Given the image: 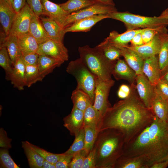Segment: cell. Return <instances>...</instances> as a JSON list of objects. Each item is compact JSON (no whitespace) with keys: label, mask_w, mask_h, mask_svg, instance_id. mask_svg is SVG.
<instances>
[{"label":"cell","mask_w":168,"mask_h":168,"mask_svg":"<svg viewBox=\"0 0 168 168\" xmlns=\"http://www.w3.org/2000/svg\"><path fill=\"white\" fill-rule=\"evenodd\" d=\"M0 147L8 149L11 148L12 139L8 138L6 132L2 128L0 130Z\"/></svg>","instance_id":"7dc6e473"},{"label":"cell","mask_w":168,"mask_h":168,"mask_svg":"<svg viewBox=\"0 0 168 168\" xmlns=\"http://www.w3.org/2000/svg\"><path fill=\"white\" fill-rule=\"evenodd\" d=\"M85 132L84 128H82L78 135L75 136V139L69 149L63 154L73 156L75 154L83 150L85 146Z\"/></svg>","instance_id":"8d00e7d4"},{"label":"cell","mask_w":168,"mask_h":168,"mask_svg":"<svg viewBox=\"0 0 168 168\" xmlns=\"http://www.w3.org/2000/svg\"><path fill=\"white\" fill-rule=\"evenodd\" d=\"M166 122H167V123L168 124V113H167V119H166Z\"/></svg>","instance_id":"91938a15"},{"label":"cell","mask_w":168,"mask_h":168,"mask_svg":"<svg viewBox=\"0 0 168 168\" xmlns=\"http://www.w3.org/2000/svg\"><path fill=\"white\" fill-rule=\"evenodd\" d=\"M17 37L21 55L37 52L39 44L35 38L29 33Z\"/></svg>","instance_id":"83f0119b"},{"label":"cell","mask_w":168,"mask_h":168,"mask_svg":"<svg viewBox=\"0 0 168 168\" xmlns=\"http://www.w3.org/2000/svg\"><path fill=\"white\" fill-rule=\"evenodd\" d=\"M116 11H117V10L115 6L96 3L82 9L70 13L64 22L63 29L80 19L97 14H107Z\"/></svg>","instance_id":"9c48e42d"},{"label":"cell","mask_w":168,"mask_h":168,"mask_svg":"<svg viewBox=\"0 0 168 168\" xmlns=\"http://www.w3.org/2000/svg\"><path fill=\"white\" fill-rule=\"evenodd\" d=\"M164 26L157 28H148L141 33L144 44L151 41L158 32L164 27Z\"/></svg>","instance_id":"7bdbcfd3"},{"label":"cell","mask_w":168,"mask_h":168,"mask_svg":"<svg viewBox=\"0 0 168 168\" xmlns=\"http://www.w3.org/2000/svg\"><path fill=\"white\" fill-rule=\"evenodd\" d=\"M96 3L93 0H68L59 4L61 7L70 13L76 12Z\"/></svg>","instance_id":"1f68e13d"},{"label":"cell","mask_w":168,"mask_h":168,"mask_svg":"<svg viewBox=\"0 0 168 168\" xmlns=\"http://www.w3.org/2000/svg\"><path fill=\"white\" fill-rule=\"evenodd\" d=\"M2 47L6 48L14 65L21 55L18 43L17 37L10 35L7 36L4 39L1 40L0 47Z\"/></svg>","instance_id":"484cf974"},{"label":"cell","mask_w":168,"mask_h":168,"mask_svg":"<svg viewBox=\"0 0 168 168\" xmlns=\"http://www.w3.org/2000/svg\"><path fill=\"white\" fill-rule=\"evenodd\" d=\"M142 71L152 84L155 86L160 79L158 54L144 60Z\"/></svg>","instance_id":"d6986e66"},{"label":"cell","mask_w":168,"mask_h":168,"mask_svg":"<svg viewBox=\"0 0 168 168\" xmlns=\"http://www.w3.org/2000/svg\"><path fill=\"white\" fill-rule=\"evenodd\" d=\"M124 144V137L120 131L115 128L100 131L94 145L96 168H114L123 154Z\"/></svg>","instance_id":"3957f363"},{"label":"cell","mask_w":168,"mask_h":168,"mask_svg":"<svg viewBox=\"0 0 168 168\" xmlns=\"http://www.w3.org/2000/svg\"><path fill=\"white\" fill-rule=\"evenodd\" d=\"M64 62L45 55H39L37 66L40 72L44 78Z\"/></svg>","instance_id":"d4e9b609"},{"label":"cell","mask_w":168,"mask_h":168,"mask_svg":"<svg viewBox=\"0 0 168 168\" xmlns=\"http://www.w3.org/2000/svg\"><path fill=\"white\" fill-rule=\"evenodd\" d=\"M42 168H56L55 164L44 159Z\"/></svg>","instance_id":"9f6ffc18"},{"label":"cell","mask_w":168,"mask_h":168,"mask_svg":"<svg viewBox=\"0 0 168 168\" xmlns=\"http://www.w3.org/2000/svg\"><path fill=\"white\" fill-rule=\"evenodd\" d=\"M63 121L64 127L71 135L76 136L84 128V112L73 107L71 113L63 118Z\"/></svg>","instance_id":"5bb4252c"},{"label":"cell","mask_w":168,"mask_h":168,"mask_svg":"<svg viewBox=\"0 0 168 168\" xmlns=\"http://www.w3.org/2000/svg\"><path fill=\"white\" fill-rule=\"evenodd\" d=\"M66 71L77 80L76 88L89 95L93 104L96 76L91 71L80 58L70 61L66 68Z\"/></svg>","instance_id":"8992f818"},{"label":"cell","mask_w":168,"mask_h":168,"mask_svg":"<svg viewBox=\"0 0 168 168\" xmlns=\"http://www.w3.org/2000/svg\"><path fill=\"white\" fill-rule=\"evenodd\" d=\"M32 11L26 2L23 7L16 13L10 35L17 36L29 33Z\"/></svg>","instance_id":"8fae6325"},{"label":"cell","mask_w":168,"mask_h":168,"mask_svg":"<svg viewBox=\"0 0 168 168\" xmlns=\"http://www.w3.org/2000/svg\"><path fill=\"white\" fill-rule=\"evenodd\" d=\"M0 65L5 70L6 79L8 80L13 71L14 65L5 47H0Z\"/></svg>","instance_id":"e575fe53"},{"label":"cell","mask_w":168,"mask_h":168,"mask_svg":"<svg viewBox=\"0 0 168 168\" xmlns=\"http://www.w3.org/2000/svg\"><path fill=\"white\" fill-rule=\"evenodd\" d=\"M151 110L154 115L163 121L166 122L168 111V101L156 93Z\"/></svg>","instance_id":"f1b7e54d"},{"label":"cell","mask_w":168,"mask_h":168,"mask_svg":"<svg viewBox=\"0 0 168 168\" xmlns=\"http://www.w3.org/2000/svg\"><path fill=\"white\" fill-rule=\"evenodd\" d=\"M130 92V86L125 84H122L120 86L117 94L119 98L124 99L128 96Z\"/></svg>","instance_id":"681fc988"},{"label":"cell","mask_w":168,"mask_h":168,"mask_svg":"<svg viewBox=\"0 0 168 168\" xmlns=\"http://www.w3.org/2000/svg\"><path fill=\"white\" fill-rule=\"evenodd\" d=\"M166 26L159 31L151 41L138 46H125L136 52L143 59L158 54L163 43L168 35Z\"/></svg>","instance_id":"52a82bcc"},{"label":"cell","mask_w":168,"mask_h":168,"mask_svg":"<svg viewBox=\"0 0 168 168\" xmlns=\"http://www.w3.org/2000/svg\"><path fill=\"white\" fill-rule=\"evenodd\" d=\"M41 1L43 8V15L54 20L63 28L66 19L70 13L63 10L59 4L49 0Z\"/></svg>","instance_id":"4fadbf2b"},{"label":"cell","mask_w":168,"mask_h":168,"mask_svg":"<svg viewBox=\"0 0 168 168\" xmlns=\"http://www.w3.org/2000/svg\"><path fill=\"white\" fill-rule=\"evenodd\" d=\"M141 33L136 34L132 39L130 42L131 45L138 46L144 44Z\"/></svg>","instance_id":"816d5d0a"},{"label":"cell","mask_w":168,"mask_h":168,"mask_svg":"<svg viewBox=\"0 0 168 168\" xmlns=\"http://www.w3.org/2000/svg\"><path fill=\"white\" fill-rule=\"evenodd\" d=\"M148 28L127 30L121 34L113 31L110 33L109 36L105 39L118 48L124 47L128 45V44L136 34L142 32Z\"/></svg>","instance_id":"ac0fdd59"},{"label":"cell","mask_w":168,"mask_h":168,"mask_svg":"<svg viewBox=\"0 0 168 168\" xmlns=\"http://www.w3.org/2000/svg\"><path fill=\"white\" fill-rule=\"evenodd\" d=\"M114 168H150V166L143 157H130L122 155L116 161Z\"/></svg>","instance_id":"cb8c5ba5"},{"label":"cell","mask_w":168,"mask_h":168,"mask_svg":"<svg viewBox=\"0 0 168 168\" xmlns=\"http://www.w3.org/2000/svg\"><path fill=\"white\" fill-rule=\"evenodd\" d=\"M123 156L142 157L151 166L168 160V124L156 116L152 122L135 138L124 144Z\"/></svg>","instance_id":"7a4b0ae2"},{"label":"cell","mask_w":168,"mask_h":168,"mask_svg":"<svg viewBox=\"0 0 168 168\" xmlns=\"http://www.w3.org/2000/svg\"><path fill=\"white\" fill-rule=\"evenodd\" d=\"M26 1V0H13V7L16 13L23 7Z\"/></svg>","instance_id":"f907efd6"},{"label":"cell","mask_w":168,"mask_h":168,"mask_svg":"<svg viewBox=\"0 0 168 168\" xmlns=\"http://www.w3.org/2000/svg\"><path fill=\"white\" fill-rule=\"evenodd\" d=\"M63 154L62 156L55 163L56 168H68L73 156L66 155Z\"/></svg>","instance_id":"c3c4849f"},{"label":"cell","mask_w":168,"mask_h":168,"mask_svg":"<svg viewBox=\"0 0 168 168\" xmlns=\"http://www.w3.org/2000/svg\"><path fill=\"white\" fill-rule=\"evenodd\" d=\"M136 89L139 97L146 106L151 109L156 92L155 86L144 74L137 75Z\"/></svg>","instance_id":"7c38bea8"},{"label":"cell","mask_w":168,"mask_h":168,"mask_svg":"<svg viewBox=\"0 0 168 168\" xmlns=\"http://www.w3.org/2000/svg\"><path fill=\"white\" fill-rule=\"evenodd\" d=\"M71 99L73 104V107L83 112L93 103L90 96L82 90L76 88L72 93Z\"/></svg>","instance_id":"f546056e"},{"label":"cell","mask_w":168,"mask_h":168,"mask_svg":"<svg viewBox=\"0 0 168 168\" xmlns=\"http://www.w3.org/2000/svg\"><path fill=\"white\" fill-rule=\"evenodd\" d=\"M110 18L123 22L127 30L152 28H157L168 26V19L156 16H147L136 15L128 12L117 11L106 14Z\"/></svg>","instance_id":"5b68a950"},{"label":"cell","mask_w":168,"mask_h":168,"mask_svg":"<svg viewBox=\"0 0 168 168\" xmlns=\"http://www.w3.org/2000/svg\"><path fill=\"white\" fill-rule=\"evenodd\" d=\"M102 118L100 113L93 104L91 105L84 112V127H90L99 132Z\"/></svg>","instance_id":"4316f807"},{"label":"cell","mask_w":168,"mask_h":168,"mask_svg":"<svg viewBox=\"0 0 168 168\" xmlns=\"http://www.w3.org/2000/svg\"><path fill=\"white\" fill-rule=\"evenodd\" d=\"M85 135V146L83 151L86 156L92 149L99 132L88 127H84Z\"/></svg>","instance_id":"d590c367"},{"label":"cell","mask_w":168,"mask_h":168,"mask_svg":"<svg viewBox=\"0 0 168 168\" xmlns=\"http://www.w3.org/2000/svg\"><path fill=\"white\" fill-rule=\"evenodd\" d=\"M26 2L37 16L40 18L43 12L41 0H26Z\"/></svg>","instance_id":"bcb514c9"},{"label":"cell","mask_w":168,"mask_h":168,"mask_svg":"<svg viewBox=\"0 0 168 168\" xmlns=\"http://www.w3.org/2000/svg\"><path fill=\"white\" fill-rule=\"evenodd\" d=\"M156 92L168 101V82L160 79L155 85Z\"/></svg>","instance_id":"b9f144b4"},{"label":"cell","mask_w":168,"mask_h":168,"mask_svg":"<svg viewBox=\"0 0 168 168\" xmlns=\"http://www.w3.org/2000/svg\"><path fill=\"white\" fill-rule=\"evenodd\" d=\"M114 81L113 79L105 81L96 76L93 106L101 114L102 117L110 107L108 97Z\"/></svg>","instance_id":"ba28073f"},{"label":"cell","mask_w":168,"mask_h":168,"mask_svg":"<svg viewBox=\"0 0 168 168\" xmlns=\"http://www.w3.org/2000/svg\"><path fill=\"white\" fill-rule=\"evenodd\" d=\"M13 7V0H6Z\"/></svg>","instance_id":"680465c9"},{"label":"cell","mask_w":168,"mask_h":168,"mask_svg":"<svg viewBox=\"0 0 168 168\" xmlns=\"http://www.w3.org/2000/svg\"><path fill=\"white\" fill-rule=\"evenodd\" d=\"M109 18L106 14H99L84 18L74 22L64 29L68 32H87L96 23L105 19Z\"/></svg>","instance_id":"9a60e30c"},{"label":"cell","mask_w":168,"mask_h":168,"mask_svg":"<svg viewBox=\"0 0 168 168\" xmlns=\"http://www.w3.org/2000/svg\"><path fill=\"white\" fill-rule=\"evenodd\" d=\"M160 79L168 82V65L160 72Z\"/></svg>","instance_id":"db71d44e"},{"label":"cell","mask_w":168,"mask_h":168,"mask_svg":"<svg viewBox=\"0 0 168 168\" xmlns=\"http://www.w3.org/2000/svg\"><path fill=\"white\" fill-rule=\"evenodd\" d=\"M86 156L83 150L75 154L68 165V168H82Z\"/></svg>","instance_id":"60d3db41"},{"label":"cell","mask_w":168,"mask_h":168,"mask_svg":"<svg viewBox=\"0 0 168 168\" xmlns=\"http://www.w3.org/2000/svg\"><path fill=\"white\" fill-rule=\"evenodd\" d=\"M96 3H99L105 5L115 6L113 0H93Z\"/></svg>","instance_id":"11a10c76"},{"label":"cell","mask_w":168,"mask_h":168,"mask_svg":"<svg viewBox=\"0 0 168 168\" xmlns=\"http://www.w3.org/2000/svg\"><path fill=\"white\" fill-rule=\"evenodd\" d=\"M80 58L91 71L104 81L112 79V72L116 61L108 59L97 46L86 45L78 48Z\"/></svg>","instance_id":"277c9868"},{"label":"cell","mask_w":168,"mask_h":168,"mask_svg":"<svg viewBox=\"0 0 168 168\" xmlns=\"http://www.w3.org/2000/svg\"><path fill=\"white\" fill-rule=\"evenodd\" d=\"M159 16L161 18L168 19V8L163 11Z\"/></svg>","instance_id":"6f0895ef"},{"label":"cell","mask_w":168,"mask_h":168,"mask_svg":"<svg viewBox=\"0 0 168 168\" xmlns=\"http://www.w3.org/2000/svg\"><path fill=\"white\" fill-rule=\"evenodd\" d=\"M22 147L31 168H42L44 159L30 146L27 141L22 142Z\"/></svg>","instance_id":"4dcf8cb0"},{"label":"cell","mask_w":168,"mask_h":168,"mask_svg":"<svg viewBox=\"0 0 168 168\" xmlns=\"http://www.w3.org/2000/svg\"><path fill=\"white\" fill-rule=\"evenodd\" d=\"M160 70L168 65V35L164 40L158 54Z\"/></svg>","instance_id":"ab89813d"},{"label":"cell","mask_w":168,"mask_h":168,"mask_svg":"<svg viewBox=\"0 0 168 168\" xmlns=\"http://www.w3.org/2000/svg\"><path fill=\"white\" fill-rule=\"evenodd\" d=\"M39 55L36 53L21 55L20 58L25 65H37Z\"/></svg>","instance_id":"ee69618b"},{"label":"cell","mask_w":168,"mask_h":168,"mask_svg":"<svg viewBox=\"0 0 168 168\" xmlns=\"http://www.w3.org/2000/svg\"><path fill=\"white\" fill-rule=\"evenodd\" d=\"M119 48L120 49L122 56L137 75L143 74L142 70L144 60L135 51L128 48L124 47Z\"/></svg>","instance_id":"ffe728a7"},{"label":"cell","mask_w":168,"mask_h":168,"mask_svg":"<svg viewBox=\"0 0 168 168\" xmlns=\"http://www.w3.org/2000/svg\"><path fill=\"white\" fill-rule=\"evenodd\" d=\"M29 33L41 44L50 39L41 21L32 11Z\"/></svg>","instance_id":"603a6c76"},{"label":"cell","mask_w":168,"mask_h":168,"mask_svg":"<svg viewBox=\"0 0 168 168\" xmlns=\"http://www.w3.org/2000/svg\"><path fill=\"white\" fill-rule=\"evenodd\" d=\"M25 71V65L20 57L14 64L13 71L8 80L19 90H23L26 86Z\"/></svg>","instance_id":"7402d4cb"},{"label":"cell","mask_w":168,"mask_h":168,"mask_svg":"<svg viewBox=\"0 0 168 168\" xmlns=\"http://www.w3.org/2000/svg\"><path fill=\"white\" fill-rule=\"evenodd\" d=\"M112 75L116 79L127 81L130 85L135 84L137 74L127 64L125 60L119 59L114 64Z\"/></svg>","instance_id":"e0dca14e"},{"label":"cell","mask_w":168,"mask_h":168,"mask_svg":"<svg viewBox=\"0 0 168 168\" xmlns=\"http://www.w3.org/2000/svg\"><path fill=\"white\" fill-rule=\"evenodd\" d=\"M0 168H19L11 158L8 149L2 148L0 150Z\"/></svg>","instance_id":"f35d334b"},{"label":"cell","mask_w":168,"mask_h":168,"mask_svg":"<svg viewBox=\"0 0 168 168\" xmlns=\"http://www.w3.org/2000/svg\"><path fill=\"white\" fill-rule=\"evenodd\" d=\"M96 147L93 148L86 157L82 168H96L95 166Z\"/></svg>","instance_id":"f6af8a7d"},{"label":"cell","mask_w":168,"mask_h":168,"mask_svg":"<svg viewBox=\"0 0 168 168\" xmlns=\"http://www.w3.org/2000/svg\"><path fill=\"white\" fill-rule=\"evenodd\" d=\"M25 78L26 86L30 87L44 78L41 75L37 65H25Z\"/></svg>","instance_id":"836d02e7"},{"label":"cell","mask_w":168,"mask_h":168,"mask_svg":"<svg viewBox=\"0 0 168 168\" xmlns=\"http://www.w3.org/2000/svg\"><path fill=\"white\" fill-rule=\"evenodd\" d=\"M168 166V160L156 163L153 164L150 168H166Z\"/></svg>","instance_id":"f5cc1de1"},{"label":"cell","mask_w":168,"mask_h":168,"mask_svg":"<svg viewBox=\"0 0 168 168\" xmlns=\"http://www.w3.org/2000/svg\"><path fill=\"white\" fill-rule=\"evenodd\" d=\"M40 18L50 39L63 43L66 33L64 29L55 21L48 17Z\"/></svg>","instance_id":"44dd1931"},{"label":"cell","mask_w":168,"mask_h":168,"mask_svg":"<svg viewBox=\"0 0 168 168\" xmlns=\"http://www.w3.org/2000/svg\"><path fill=\"white\" fill-rule=\"evenodd\" d=\"M29 143L30 146L44 160L55 164L63 155L62 153L57 154L50 152L29 142Z\"/></svg>","instance_id":"74e56055"},{"label":"cell","mask_w":168,"mask_h":168,"mask_svg":"<svg viewBox=\"0 0 168 168\" xmlns=\"http://www.w3.org/2000/svg\"><path fill=\"white\" fill-rule=\"evenodd\" d=\"M105 57L112 61H116L122 56L120 49L108 42L105 39L97 46Z\"/></svg>","instance_id":"d6a6232c"},{"label":"cell","mask_w":168,"mask_h":168,"mask_svg":"<svg viewBox=\"0 0 168 168\" xmlns=\"http://www.w3.org/2000/svg\"><path fill=\"white\" fill-rule=\"evenodd\" d=\"M128 96L109 107L102 117L100 131L107 128L120 131L125 144L135 138L153 121L155 116L147 107L137 92L136 84L130 85Z\"/></svg>","instance_id":"6da1fadb"},{"label":"cell","mask_w":168,"mask_h":168,"mask_svg":"<svg viewBox=\"0 0 168 168\" xmlns=\"http://www.w3.org/2000/svg\"><path fill=\"white\" fill-rule=\"evenodd\" d=\"M16 13L6 0H0V21L6 36L10 33Z\"/></svg>","instance_id":"2e32d148"},{"label":"cell","mask_w":168,"mask_h":168,"mask_svg":"<svg viewBox=\"0 0 168 168\" xmlns=\"http://www.w3.org/2000/svg\"><path fill=\"white\" fill-rule=\"evenodd\" d=\"M39 55H45L63 61L68 59V50L63 43L49 39L39 44L36 52Z\"/></svg>","instance_id":"30bf717a"}]
</instances>
